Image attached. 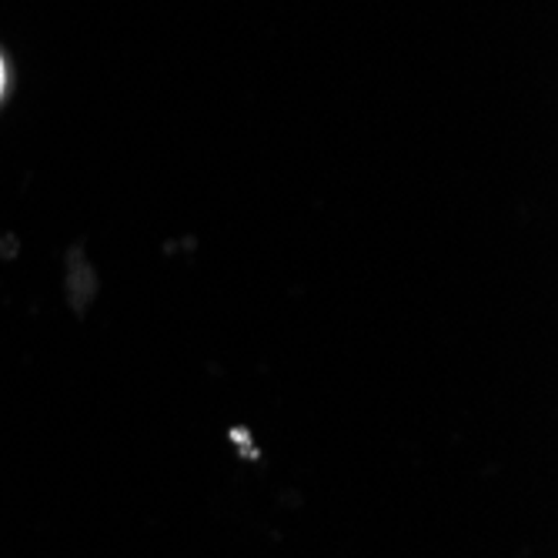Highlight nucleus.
Returning a JSON list of instances; mask_svg holds the SVG:
<instances>
[{
  "label": "nucleus",
  "instance_id": "nucleus-1",
  "mask_svg": "<svg viewBox=\"0 0 558 558\" xmlns=\"http://www.w3.org/2000/svg\"><path fill=\"white\" fill-rule=\"evenodd\" d=\"M4 84H8V68H4V58H0V94H4Z\"/></svg>",
  "mask_w": 558,
  "mask_h": 558
}]
</instances>
